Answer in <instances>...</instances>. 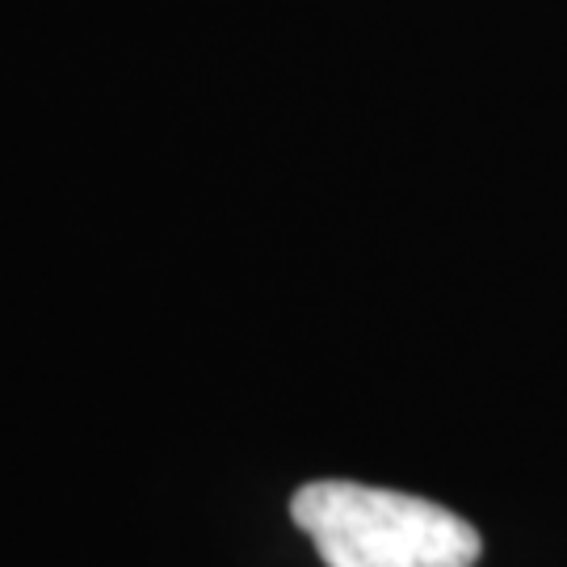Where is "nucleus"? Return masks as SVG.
I'll return each instance as SVG.
<instances>
[{
	"instance_id": "obj_1",
	"label": "nucleus",
	"mask_w": 567,
	"mask_h": 567,
	"mask_svg": "<svg viewBox=\"0 0 567 567\" xmlns=\"http://www.w3.org/2000/svg\"><path fill=\"white\" fill-rule=\"evenodd\" d=\"M290 517L324 567H475L484 550L480 529L446 505L353 480L303 484Z\"/></svg>"
}]
</instances>
